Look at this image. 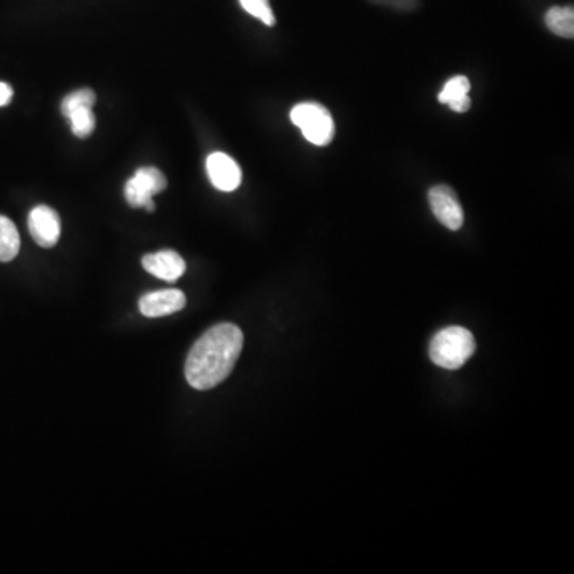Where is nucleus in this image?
<instances>
[{"instance_id": "nucleus-1", "label": "nucleus", "mask_w": 574, "mask_h": 574, "mask_svg": "<svg viewBox=\"0 0 574 574\" xmlns=\"http://www.w3.org/2000/svg\"><path fill=\"white\" fill-rule=\"evenodd\" d=\"M244 335L235 324L211 327L192 346L185 361V378L198 391L213 390L227 380L243 351Z\"/></svg>"}, {"instance_id": "nucleus-2", "label": "nucleus", "mask_w": 574, "mask_h": 574, "mask_svg": "<svg viewBox=\"0 0 574 574\" xmlns=\"http://www.w3.org/2000/svg\"><path fill=\"white\" fill-rule=\"evenodd\" d=\"M476 351L474 335L460 326H450L434 335L429 345V356L436 366L457 370L469 361Z\"/></svg>"}, {"instance_id": "nucleus-3", "label": "nucleus", "mask_w": 574, "mask_h": 574, "mask_svg": "<svg viewBox=\"0 0 574 574\" xmlns=\"http://www.w3.org/2000/svg\"><path fill=\"white\" fill-rule=\"evenodd\" d=\"M291 120L302 130L305 139L315 146H327L334 138V118L321 104H297L291 111Z\"/></svg>"}, {"instance_id": "nucleus-4", "label": "nucleus", "mask_w": 574, "mask_h": 574, "mask_svg": "<svg viewBox=\"0 0 574 574\" xmlns=\"http://www.w3.org/2000/svg\"><path fill=\"white\" fill-rule=\"evenodd\" d=\"M166 189V177L157 168H141L125 185V198L133 208H146L154 213L155 193Z\"/></svg>"}, {"instance_id": "nucleus-5", "label": "nucleus", "mask_w": 574, "mask_h": 574, "mask_svg": "<svg viewBox=\"0 0 574 574\" xmlns=\"http://www.w3.org/2000/svg\"><path fill=\"white\" fill-rule=\"evenodd\" d=\"M429 203L437 221L453 232L461 229L464 222L463 208L457 193L449 185H436L429 190Z\"/></svg>"}, {"instance_id": "nucleus-6", "label": "nucleus", "mask_w": 574, "mask_h": 574, "mask_svg": "<svg viewBox=\"0 0 574 574\" xmlns=\"http://www.w3.org/2000/svg\"><path fill=\"white\" fill-rule=\"evenodd\" d=\"M29 232L42 248H53L61 236V219L55 209L36 206L29 214Z\"/></svg>"}, {"instance_id": "nucleus-7", "label": "nucleus", "mask_w": 574, "mask_h": 574, "mask_svg": "<svg viewBox=\"0 0 574 574\" xmlns=\"http://www.w3.org/2000/svg\"><path fill=\"white\" fill-rule=\"evenodd\" d=\"M206 171H208L211 184H213L217 190L233 192V190L240 187V166L227 154L216 152V154L209 155L208 160H206Z\"/></svg>"}, {"instance_id": "nucleus-8", "label": "nucleus", "mask_w": 574, "mask_h": 574, "mask_svg": "<svg viewBox=\"0 0 574 574\" xmlns=\"http://www.w3.org/2000/svg\"><path fill=\"white\" fill-rule=\"evenodd\" d=\"M184 292L179 289H165V291L150 292L139 300V310L147 318H162L173 315L185 307Z\"/></svg>"}, {"instance_id": "nucleus-9", "label": "nucleus", "mask_w": 574, "mask_h": 574, "mask_svg": "<svg viewBox=\"0 0 574 574\" xmlns=\"http://www.w3.org/2000/svg\"><path fill=\"white\" fill-rule=\"evenodd\" d=\"M142 267L146 268L150 275L157 276L168 283H174L185 273L184 259L171 249L144 257Z\"/></svg>"}, {"instance_id": "nucleus-10", "label": "nucleus", "mask_w": 574, "mask_h": 574, "mask_svg": "<svg viewBox=\"0 0 574 574\" xmlns=\"http://www.w3.org/2000/svg\"><path fill=\"white\" fill-rule=\"evenodd\" d=\"M469 90H471V83L463 75L453 77L449 82L445 83L439 93V101L455 112H468L471 107V99H469Z\"/></svg>"}, {"instance_id": "nucleus-11", "label": "nucleus", "mask_w": 574, "mask_h": 574, "mask_svg": "<svg viewBox=\"0 0 574 574\" xmlns=\"http://www.w3.org/2000/svg\"><path fill=\"white\" fill-rule=\"evenodd\" d=\"M20 252V233L8 217L0 216V262H10Z\"/></svg>"}, {"instance_id": "nucleus-12", "label": "nucleus", "mask_w": 574, "mask_h": 574, "mask_svg": "<svg viewBox=\"0 0 574 574\" xmlns=\"http://www.w3.org/2000/svg\"><path fill=\"white\" fill-rule=\"evenodd\" d=\"M547 28L565 39L574 37L573 7H554L546 13Z\"/></svg>"}, {"instance_id": "nucleus-13", "label": "nucleus", "mask_w": 574, "mask_h": 574, "mask_svg": "<svg viewBox=\"0 0 574 574\" xmlns=\"http://www.w3.org/2000/svg\"><path fill=\"white\" fill-rule=\"evenodd\" d=\"M71 122L72 133L77 138H88L93 131H95V114H93V107H80L75 109L71 114L67 115Z\"/></svg>"}, {"instance_id": "nucleus-14", "label": "nucleus", "mask_w": 574, "mask_h": 574, "mask_svg": "<svg viewBox=\"0 0 574 574\" xmlns=\"http://www.w3.org/2000/svg\"><path fill=\"white\" fill-rule=\"evenodd\" d=\"M95 101V91L87 90V88H85V90L74 91V93H71V95L63 99L61 112H63L64 117H67L72 111L80 109V107L95 106Z\"/></svg>"}, {"instance_id": "nucleus-15", "label": "nucleus", "mask_w": 574, "mask_h": 574, "mask_svg": "<svg viewBox=\"0 0 574 574\" xmlns=\"http://www.w3.org/2000/svg\"><path fill=\"white\" fill-rule=\"evenodd\" d=\"M240 4L249 15L254 16L267 26H275L276 18L268 0H240Z\"/></svg>"}, {"instance_id": "nucleus-16", "label": "nucleus", "mask_w": 574, "mask_h": 574, "mask_svg": "<svg viewBox=\"0 0 574 574\" xmlns=\"http://www.w3.org/2000/svg\"><path fill=\"white\" fill-rule=\"evenodd\" d=\"M13 98V90L8 83L0 82V107L7 106Z\"/></svg>"}]
</instances>
